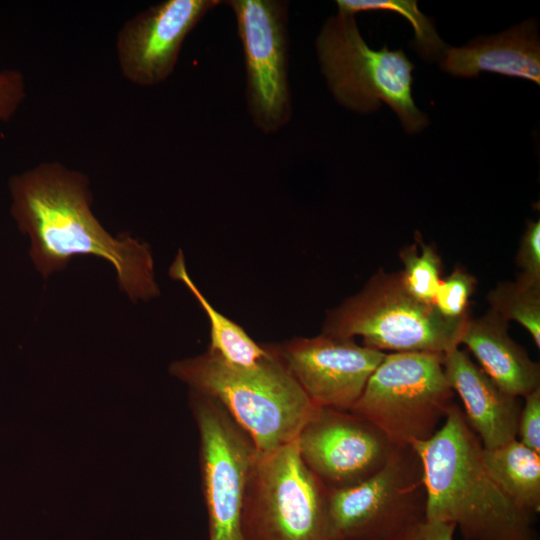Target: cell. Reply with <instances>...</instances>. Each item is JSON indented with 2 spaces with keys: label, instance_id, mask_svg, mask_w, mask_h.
Masks as SVG:
<instances>
[{
  "label": "cell",
  "instance_id": "16",
  "mask_svg": "<svg viewBox=\"0 0 540 540\" xmlns=\"http://www.w3.org/2000/svg\"><path fill=\"white\" fill-rule=\"evenodd\" d=\"M479 367L504 392L525 397L540 388L539 364L508 334V322L492 310L467 320L461 337Z\"/></svg>",
  "mask_w": 540,
  "mask_h": 540
},
{
  "label": "cell",
  "instance_id": "24",
  "mask_svg": "<svg viewBox=\"0 0 540 540\" xmlns=\"http://www.w3.org/2000/svg\"><path fill=\"white\" fill-rule=\"evenodd\" d=\"M26 95L25 77L21 71L12 68L0 70V121H10Z\"/></svg>",
  "mask_w": 540,
  "mask_h": 540
},
{
  "label": "cell",
  "instance_id": "22",
  "mask_svg": "<svg viewBox=\"0 0 540 540\" xmlns=\"http://www.w3.org/2000/svg\"><path fill=\"white\" fill-rule=\"evenodd\" d=\"M476 284L473 275L464 269L455 268L446 278L441 279L433 299V307L445 319L468 318L469 300Z\"/></svg>",
  "mask_w": 540,
  "mask_h": 540
},
{
  "label": "cell",
  "instance_id": "9",
  "mask_svg": "<svg viewBox=\"0 0 540 540\" xmlns=\"http://www.w3.org/2000/svg\"><path fill=\"white\" fill-rule=\"evenodd\" d=\"M235 17L245 68V100L254 126L264 134L284 128L293 114L289 83V2L224 1Z\"/></svg>",
  "mask_w": 540,
  "mask_h": 540
},
{
  "label": "cell",
  "instance_id": "5",
  "mask_svg": "<svg viewBox=\"0 0 540 540\" xmlns=\"http://www.w3.org/2000/svg\"><path fill=\"white\" fill-rule=\"evenodd\" d=\"M468 319L443 318L433 305L405 290L399 273L380 271L362 290L328 311L322 333L360 336L363 346L382 352L444 355L459 347Z\"/></svg>",
  "mask_w": 540,
  "mask_h": 540
},
{
  "label": "cell",
  "instance_id": "14",
  "mask_svg": "<svg viewBox=\"0 0 540 540\" xmlns=\"http://www.w3.org/2000/svg\"><path fill=\"white\" fill-rule=\"evenodd\" d=\"M443 369L448 384L463 403L469 426L484 449L517 439L522 408L518 397L501 390L468 353L459 348L444 354Z\"/></svg>",
  "mask_w": 540,
  "mask_h": 540
},
{
  "label": "cell",
  "instance_id": "3",
  "mask_svg": "<svg viewBox=\"0 0 540 540\" xmlns=\"http://www.w3.org/2000/svg\"><path fill=\"white\" fill-rule=\"evenodd\" d=\"M257 364L238 367L208 350L173 362L169 373L216 399L250 437L258 452L291 443L319 407L306 395L276 354L272 343Z\"/></svg>",
  "mask_w": 540,
  "mask_h": 540
},
{
  "label": "cell",
  "instance_id": "19",
  "mask_svg": "<svg viewBox=\"0 0 540 540\" xmlns=\"http://www.w3.org/2000/svg\"><path fill=\"white\" fill-rule=\"evenodd\" d=\"M338 12L387 11L402 15L414 29L413 46L426 60H440L448 47L438 35L433 21L418 8L415 0H337Z\"/></svg>",
  "mask_w": 540,
  "mask_h": 540
},
{
  "label": "cell",
  "instance_id": "26",
  "mask_svg": "<svg viewBox=\"0 0 540 540\" xmlns=\"http://www.w3.org/2000/svg\"><path fill=\"white\" fill-rule=\"evenodd\" d=\"M455 531L452 523L425 519L389 540H453Z\"/></svg>",
  "mask_w": 540,
  "mask_h": 540
},
{
  "label": "cell",
  "instance_id": "4",
  "mask_svg": "<svg viewBox=\"0 0 540 540\" xmlns=\"http://www.w3.org/2000/svg\"><path fill=\"white\" fill-rule=\"evenodd\" d=\"M316 52L327 86L343 107L366 114L384 102L409 134L429 124L412 97L414 64L402 50L370 48L354 15L337 12L329 17L316 38Z\"/></svg>",
  "mask_w": 540,
  "mask_h": 540
},
{
  "label": "cell",
  "instance_id": "2",
  "mask_svg": "<svg viewBox=\"0 0 540 540\" xmlns=\"http://www.w3.org/2000/svg\"><path fill=\"white\" fill-rule=\"evenodd\" d=\"M411 446L422 465L427 520L452 523L464 540H538L536 515L490 475L483 446L456 403L429 439Z\"/></svg>",
  "mask_w": 540,
  "mask_h": 540
},
{
  "label": "cell",
  "instance_id": "8",
  "mask_svg": "<svg viewBox=\"0 0 540 540\" xmlns=\"http://www.w3.org/2000/svg\"><path fill=\"white\" fill-rule=\"evenodd\" d=\"M327 510L334 540H389L425 520L426 488L413 447H397L355 485L328 489Z\"/></svg>",
  "mask_w": 540,
  "mask_h": 540
},
{
  "label": "cell",
  "instance_id": "18",
  "mask_svg": "<svg viewBox=\"0 0 540 540\" xmlns=\"http://www.w3.org/2000/svg\"><path fill=\"white\" fill-rule=\"evenodd\" d=\"M487 470L505 493L519 506L540 511V454L518 439L493 449L483 448Z\"/></svg>",
  "mask_w": 540,
  "mask_h": 540
},
{
  "label": "cell",
  "instance_id": "15",
  "mask_svg": "<svg viewBox=\"0 0 540 540\" xmlns=\"http://www.w3.org/2000/svg\"><path fill=\"white\" fill-rule=\"evenodd\" d=\"M440 67L455 77L475 78L481 72L518 77L540 84L538 22L525 20L497 35L478 36L462 47L448 46Z\"/></svg>",
  "mask_w": 540,
  "mask_h": 540
},
{
  "label": "cell",
  "instance_id": "23",
  "mask_svg": "<svg viewBox=\"0 0 540 540\" xmlns=\"http://www.w3.org/2000/svg\"><path fill=\"white\" fill-rule=\"evenodd\" d=\"M516 263L521 270L519 279L540 285V221L527 222L517 251Z\"/></svg>",
  "mask_w": 540,
  "mask_h": 540
},
{
  "label": "cell",
  "instance_id": "20",
  "mask_svg": "<svg viewBox=\"0 0 540 540\" xmlns=\"http://www.w3.org/2000/svg\"><path fill=\"white\" fill-rule=\"evenodd\" d=\"M490 310L509 323L515 321L531 335L540 347V285L517 277L513 282L499 283L487 296Z\"/></svg>",
  "mask_w": 540,
  "mask_h": 540
},
{
  "label": "cell",
  "instance_id": "1",
  "mask_svg": "<svg viewBox=\"0 0 540 540\" xmlns=\"http://www.w3.org/2000/svg\"><path fill=\"white\" fill-rule=\"evenodd\" d=\"M10 213L30 238L29 256L44 278L66 268L77 255L109 262L118 285L133 302L159 295L148 244L129 235L114 237L91 209L87 176L56 162H42L8 180Z\"/></svg>",
  "mask_w": 540,
  "mask_h": 540
},
{
  "label": "cell",
  "instance_id": "11",
  "mask_svg": "<svg viewBox=\"0 0 540 540\" xmlns=\"http://www.w3.org/2000/svg\"><path fill=\"white\" fill-rule=\"evenodd\" d=\"M296 441L304 463L327 489L367 479L397 448L365 419L328 407L314 411Z\"/></svg>",
  "mask_w": 540,
  "mask_h": 540
},
{
  "label": "cell",
  "instance_id": "13",
  "mask_svg": "<svg viewBox=\"0 0 540 540\" xmlns=\"http://www.w3.org/2000/svg\"><path fill=\"white\" fill-rule=\"evenodd\" d=\"M221 0H165L127 20L116 37L119 70L142 87L165 82L174 72L186 37Z\"/></svg>",
  "mask_w": 540,
  "mask_h": 540
},
{
  "label": "cell",
  "instance_id": "17",
  "mask_svg": "<svg viewBox=\"0 0 540 540\" xmlns=\"http://www.w3.org/2000/svg\"><path fill=\"white\" fill-rule=\"evenodd\" d=\"M172 279L182 282L206 313L210 323L208 351L228 364L250 367L268 354L267 343H257L237 323L214 308L190 278L182 251L176 255L169 269Z\"/></svg>",
  "mask_w": 540,
  "mask_h": 540
},
{
  "label": "cell",
  "instance_id": "6",
  "mask_svg": "<svg viewBox=\"0 0 540 540\" xmlns=\"http://www.w3.org/2000/svg\"><path fill=\"white\" fill-rule=\"evenodd\" d=\"M327 491L304 463L296 440L257 452L244 497V540H334Z\"/></svg>",
  "mask_w": 540,
  "mask_h": 540
},
{
  "label": "cell",
  "instance_id": "21",
  "mask_svg": "<svg viewBox=\"0 0 540 540\" xmlns=\"http://www.w3.org/2000/svg\"><path fill=\"white\" fill-rule=\"evenodd\" d=\"M403 248L400 259L403 270L399 273L405 290L416 300L432 305L441 281L442 261L431 245L419 240Z\"/></svg>",
  "mask_w": 540,
  "mask_h": 540
},
{
  "label": "cell",
  "instance_id": "25",
  "mask_svg": "<svg viewBox=\"0 0 540 540\" xmlns=\"http://www.w3.org/2000/svg\"><path fill=\"white\" fill-rule=\"evenodd\" d=\"M524 399L518 420L517 439L540 454V388L527 394Z\"/></svg>",
  "mask_w": 540,
  "mask_h": 540
},
{
  "label": "cell",
  "instance_id": "7",
  "mask_svg": "<svg viewBox=\"0 0 540 540\" xmlns=\"http://www.w3.org/2000/svg\"><path fill=\"white\" fill-rule=\"evenodd\" d=\"M443 356L386 354L350 412L375 426L396 447L429 439L453 403Z\"/></svg>",
  "mask_w": 540,
  "mask_h": 540
},
{
  "label": "cell",
  "instance_id": "10",
  "mask_svg": "<svg viewBox=\"0 0 540 540\" xmlns=\"http://www.w3.org/2000/svg\"><path fill=\"white\" fill-rule=\"evenodd\" d=\"M189 403L199 431L209 540H244L242 512L246 484L258 451L216 399L190 390Z\"/></svg>",
  "mask_w": 540,
  "mask_h": 540
},
{
  "label": "cell",
  "instance_id": "12",
  "mask_svg": "<svg viewBox=\"0 0 540 540\" xmlns=\"http://www.w3.org/2000/svg\"><path fill=\"white\" fill-rule=\"evenodd\" d=\"M272 346L309 399L319 407L350 411L386 353L354 338L325 333Z\"/></svg>",
  "mask_w": 540,
  "mask_h": 540
}]
</instances>
